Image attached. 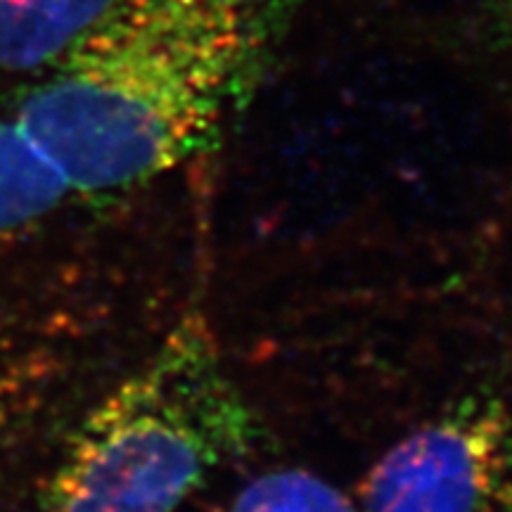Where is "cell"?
I'll use <instances>...</instances> for the list:
<instances>
[{"label": "cell", "mask_w": 512, "mask_h": 512, "mask_svg": "<svg viewBox=\"0 0 512 512\" xmlns=\"http://www.w3.org/2000/svg\"><path fill=\"white\" fill-rule=\"evenodd\" d=\"M114 0H0V72H43Z\"/></svg>", "instance_id": "277c9868"}, {"label": "cell", "mask_w": 512, "mask_h": 512, "mask_svg": "<svg viewBox=\"0 0 512 512\" xmlns=\"http://www.w3.org/2000/svg\"><path fill=\"white\" fill-rule=\"evenodd\" d=\"M69 202L74 192L60 171L24 136L12 114L0 117V238L36 228Z\"/></svg>", "instance_id": "5b68a950"}, {"label": "cell", "mask_w": 512, "mask_h": 512, "mask_svg": "<svg viewBox=\"0 0 512 512\" xmlns=\"http://www.w3.org/2000/svg\"><path fill=\"white\" fill-rule=\"evenodd\" d=\"M505 512H512V508H510V510H505Z\"/></svg>", "instance_id": "ba28073f"}, {"label": "cell", "mask_w": 512, "mask_h": 512, "mask_svg": "<svg viewBox=\"0 0 512 512\" xmlns=\"http://www.w3.org/2000/svg\"><path fill=\"white\" fill-rule=\"evenodd\" d=\"M261 434L207 316L192 306L64 448L43 512H176Z\"/></svg>", "instance_id": "7a4b0ae2"}, {"label": "cell", "mask_w": 512, "mask_h": 512, "mask_svg": "<svg viewBox=\"0 0 512 512\" xmlns=\"http://www.w3.org/2000/svg\"><path fill=\"white\" fill-rule=\"evenodd\" d=\"M223 512H361V508L316 472L275 467L242 484Z\"/></svg>", "instance_id": "8992f818"}, {"label": "cell", "mask_w": 512, "mask_h": 512, "mask_svg": "<svg viewBox=\"0 0 512 512\" xmlns=\"http://www.w3.org/2000/svg\"><path fill=\"white\" fill-rule=\"evenodd\" d=\"M294 0H114L10 114L74 200L117 195L207 150Z\"/></svg>", "instance_id": "6da1fadb"}, {"label": "cell", "mask_w": 512, "mask_h": 512, "mask_svg": "<svg viewBox=\"0 0 512 512\" xmlns=\"http://www.w3.org/2000/svg\"><path fill=\"white\" fill-rule=\"evenodd\" d=\"M510 479L508 403L467 396L375 460L361 484V512H501Z\"/></svg>", "instance_id": "3957f363"}, {"label": "cell", "mask_w": 512, "mask_h": 512, "mask_svg": "<svg viewBox=\"0 0 512 512\" xmlns=\"http://www.w3.org/2000/svg\"><path fill=\"white\" fill-rule=\"evenodd\" d=\"M494 36L512 50V0H501L494 12Z\"/></svg>", "instance_id": "52a82bcc"}]
</instances>
